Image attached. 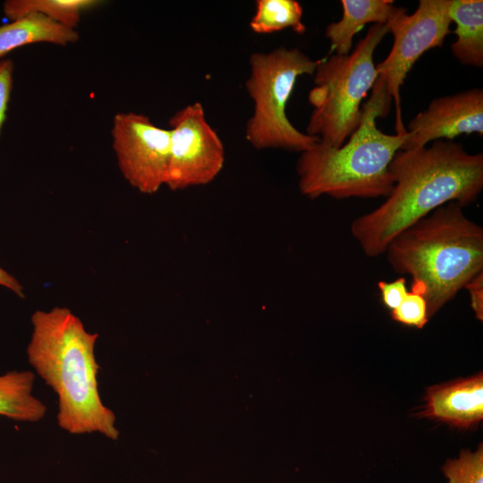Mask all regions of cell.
<instances>
[{
    "label": "cell",
    "instance_id": "obj_15",
    "mask_svg": "<svg viewBox=\"0 0 483 483\" xmlns=\"http://www.w3.org/2000/svg\"><path fill=\"white\" fill-rule=\"evenodd\" d=\"M34 382L35 374L30 370L0 375V416L21 422L42 419L47 406L33 395Z\"/></svg>",
    "mask_w": 483,
    "mask_h": 483
},
{
    "label": "cell",
    "instance_id": "obj_16",
    "mask_svg": "<svg viewBox=\"0 0 483 483\" xmlns=\"http://www.w3.org/2000/svg\"><path fill=\"white\" fill-rule=\"evenodd\" d=\"M102 4L99 0H7L3 12L11 21L38 13L75 29L84 13Z\"/></svg>",
    "mask_w": 483,
    "mask_h": 483
},
{
    "label": "cell",
    "instance_id": "obj_19",
    "mask_svg": "<svg viewBox=\"0 0 483 483\" xmlns=\"http://www.w3.org/2000/svg\"><path fill=\"white\" fill-rule=\"evenodd\" d=\"M391 317L403 325L422 328L429 319L424 296L417 292L408 291L401 304L391 311Z\"/></svg>",
    "mask_w": 483,
    "mask_h": 483
},
{
    "label": "cell",
    "instance_id": "obj_3",
    "mask_svg": "<svg viewBox=\"0 0 483 483\" xmlns=\"http://www.w3.org/2000/svg\"><path fill=\"white\" fill-rule=\"evenodd\" d=\"M456 202L413 224L386 247L398 274L411 276V290L422 294L430 318L483 272V230Z\"/></svg>",
    "mask_w": 483,
    "mask_h": 483
},
{
    "label": "cell",
    "instance_id": "obj_21",
    "mask_svg": "<svg viewBox=\"0 0 483 483\" xmlns=\"http://www.w3.org/2000/svg\"><path fill=\"white\" fill-rule=\"evenodd\" d=\"M13 63L10 59L0 60V134L6 118L8 104L13 89Z\"/></svg>",
    "mask_w": 483,
    "mask_h": 483
},
{
    "label": "cell",
    "instance_id": "obj_23",
    "mask_svg": "<svg viewBox=\"0 0 483 483\" xmlns=\"http://www.w3.org/2000/svg\"><path fill=\"white\" fill-rule=\"evenodd\" d=\"M0 285L11 289L20 297L24 296L22 293V286L20 284V283L2 267H0Z\"/></svg>",
    "mask_w": 483,
    "mask_h": 483
},
{
    "label": "cell",
    "instance_id": "obj_4",
    "mask_svg": "<svg viewBox=\"0 0 483 483\" xmlns=\"http://www.w3.org/2000/svg\"><path fill=\"white\" fill-rule=\"evenodd\" d=\"M392 100L375 82L355 131L341 147L320 141L301 153L297 161L299 189L310 199L328 195L335 199L387 197L394 182L389 171L402 149L405 133L386 134L376 119L385 117Z\"/></svg>",
    "mask_w": 483,
    "mask_h": 483
},
{
    "label": "cell",
    "instance_id": "obj_22",
    "mask_svg": "<svg viewBox=\"0 0 483 483\" xmlns=\"http://www.w3.org/2000/svg\"><path fill=\"white\" fill-rule=\"evenodd\" d=\"M464 288L468 290L470 307L477 319L483 320V272L474 276Z\"/></svg>",
    "mask_w": 483,
    "mask_h": 483
},
{
    "label": "cell",
    "instance_id": "obj_20",
    "mask_svg": "<svg viewBox=\"0 0 483 483\" xmlns=\"http://www.w3.org/2000/svg\"><path fill=\"white\" fill-rule=\"evenodd\" d=\"M377 287L384 305L391 311L401 304L408 292L407 282L404 277H399L392 282L379 281Z\"/></svg>",
    "mask_w": 483,
    "mask_h": 483
},
{
    "label": "cell",
    "instance_id": "obj_1",
    "mask_svg": "<svg viewBox=\"0 0 483 483\" xmlns=\"http://www.w3.org/2000/svg\"><path fill=\"white\" fill-rule=\"evenodd\" d=\"M389 171L394 186L385 202L353 220L352 236L369 257L385 253L402 231L436 208L475 201L483 188V155L470 154L452 140L399 150Z\"/></svg>",
    "mask_w": 483,
    "mask_h": 483
},
{
    "label": "cell",
    "instance_id": "obj_7",
    "mask_svg": "<svg viewBox=\"0 0 483 483\" xmlns=\"http://www.w3.org/2000/svg\"><path fill=\"white\" fill-rule=\"evenodd\" d=\"M451 0H420L417 10H402L388 23L394 43L388 55L376 65L377 82L396 108V133H405L400 89L418 59L428 50L443 46L450 33Z\"/></svg>",
    "mask_w": 483,
    "mask_h": 483
},
{
    "label": "cell",
    "instance_id": "obj_14",
    "mask_svg": "<svg viewBox=\"0 0 483 483\" xmlns=\"http://www.w3.org/2000/svg\"><path fill=\"white\" fill-rule=\"evenodd\" d=\"M449 15L456 25L451 45L455 58L465 65L483 66V1L451 0Z\"/></svg>",
    "mask_w": 483,
    "mask_h": 483
},
{
    "label": "cell",
    "instance_id": "obj_8",
    "mask_svg": "<svg viewBox=\"0 0 483 483\" xmlns=\"http://www.w3.org/2000/svg\"><path fill=\"white\" fill-rule=\"evenodd\" d=\"M170 164L166 186L172 191L205 185L221 172L225 148L207 121L199 102L178 110L169 120Z\"/></svg>",
    "mask_w": 483,
    "mask_h": 483
},
{
    "label": "cell",
    "instance_id": "obj_13",
    "mask_svg": "<svg viewBox=\"0 0 483 483\" xmlns=\"http://www.w3.org/2000/svg\"><path fill=\"white\" fill-rule=\"evenodd\" d=\"M78 39L75 29L33 13L0 26V60L11 51L27 45L48 43L65 47Z\"/></svg>",
    "mask_w": 483,
    "mask_h": 483
},
{
    "label": "cell",
    "instance_id": "obj_9",
    "mask_svg": "<svg viewBox=\"0 0 483 483\" xmlns=\"http://www.w3.org/2000/svg\"><path fill=\"white\" fill-rule=\"evenodd\" d=\"M113 149L127 182L145 194L166 184L170 164V129L154 124L148 116L117 113L111 129Z\"/></svg>",
    "mask_w": 483,
    "mask_h": 483
},
{
    "label": "cell",
    "instance_id": "obj_5",
    "mask_svg": "<svg viewBox=\"0 0 483 483\" xmlns=\"http://www.w3.org/2000/svg\"><path fill=\"white\" fill-rule=\"evenodd\" d=\"M389 32L388 24H373L347 55L318 60L309 93L313 107L306 133L323 144L339 148L358 128L360 104L377 78L374 52Z\"/></svg>",
    "mask_w": 483,
    "mask_h": 483
},
{
    "label": "cell",
    "instance_id": "obj_11",
    "mask_svg": "<svg viewBox=\"0 0 483 483\" xmlns=\"http://www.w3.org/2000/svg\"><path fill=\"white\" fill-rule=\"evenodd\" d=\"M427 403L420 413L461 428H469L483 419V376L428 388Z\"/></svg>",
    "mask_w": 483,
    "mask_h": 483
},
{
    "label": "cell",
    "instance_id": "obj_17",
    "mask_svg": "<svg viewBox=\"0 0 483 483\" xmlns=\"http://www.w3.org/2000/svg\"><path fill=\"white\" fill-rule=\"evenodd\" d=\"M254 15L250 21V30L258 34H269L290 28L303 34L302 6L295 0H257Z\"/></svg>",
    "mask_w": 483,
    "mask_h": 483
},
{
    "label": "cell",
    "instance_id": "obj_2",
    "mask_svg": "<svg viewBox=\"0 0 483 483\" xmlns=\"http://www.w3.org/2000/svg\"><path fill=\"white\" fill-rule=\"evenodd\" d=\"M27 347L30 364L57 395L58 426L72 435L98 433L117 440L115 415L99 395L97 334L88 332L67 308L37 310Z\"/></svg>",
    "mask_w": 483,
    "mask_h": 483
},
{
    "label": "cell",
    "instance_id": "obj_12",
    "mask_svg": "<svg viewBox=\"0 0 483 483\" xmlns=\"http://www.w3.org/2000/svg\"><path fill=\"white\" fill-rule=\"evenodd\" d=\"M343 15L340 21L329 23L326 37L331 51L347 55L352 48L354 35L368 23L388 24L402 10L392 0H342Z\"/></svg>",
    "mask_w": 483,
    "mask_h": 483
},
{
    "label": "cell",
    "instance_id": "obj_10",
    "mask_svg": "<svg viewBox=\"0 0 483 483\" xmlns=\"http://www.w3.org/2000/svg\"><path fill=\"white\" fill-rule=\"evenodd\" d=\"M401 150L421 148L433 140L483 134V90L471 89L434 99L409 123Z\"/></svg>",
    "mask_w": 483,
    "mask_h": 483
},
{
    "label": "cell",
    "instance_id": "obj_6",
    "mask_svg": "<svg viewBox=\"0 0 483 483\" xmlns=\"http://www.w3.org/2000/svg\"><path fill=\"white\" fill-rule=\"evenodd\" d=\"M318 60L298 48L277 47L253 53L245 82L253 101V113L246 123L245 138L257 149L282 148L303 152L319 141L297 130L286 115V106L297 79L313 75Z\"/></svg>",
    "mask_w": 483,
    "mask_h": 483
},
{
    "label": "cell",
    "instance_id": "obj_18",
    "mask_svg": "<svg viewBox=\"0 0 483 483\" xmlns=\"http://www.w3.org/2000/svg\"><path fill=\"white\" fill-rule=\"evenodd\" d=\"M442 471L448 483H483V448L462 450L456 459L447 460Z\"/></svg>",
    "mask_w": 483,
    "mask_h": 483
}]
</instances>
